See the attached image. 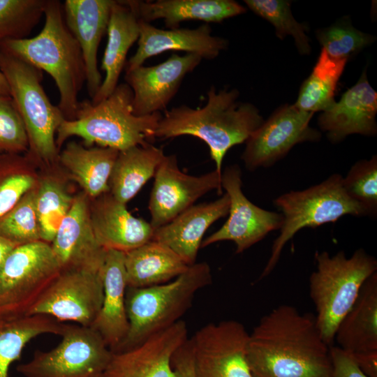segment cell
Wrapping results in <instances>:
<instances>
[{
	"label": "cell",
	"mask_w": 377,
	"mask_h": 377,
	"mask_svg": "<svg viewBox=\"0 0 377 377\" xmlns=\"http://www.w3.org/2000/svg\"><path fill=\"white\" fill-rule=\"evenodd\" d=\"M347 195L358 202L368 216L377 214V156L362 159L353 164L343 177Z\"/></svg>",
	"instance_id": "cell-39"
},
{
	"label": "cell",
	"mask_w": 377,
	"mask_h": 377,
	"mask_svg": "<svg viewBox=\"0 0 377 377\" xmlns=\"http://www.w3.org/2000/svg\"><path fill=\"white\" fill-rule=\"evenodd\" d=\"M114 0H66L63 5L66 24L77 40L86 70V84L91 99L98 92L102 77L97 54L103 36L107 32Z\"/></svg>",
	"instance_id": "cell-20"
},
{
	"label": "cell",
	"mask_w": 377,
	"mask_h": 377,
	"mask_svg": "<svg viewBox=\"0 0 377 377\" xmlns=\"http://www.w3.org/2000/svg\"><path fill=\"white\" fill-rule=\"evenodd\" d=\"M239 96L236 89L216 91L214 86L210 87L203 107L182 105L165 111L154 138L191 135L202 140L209 147L215 170L221 174L227 151L245 142L265 121L255 105L239 101Z\"/></svg>",
	"instance_id": "cell-2"
},
{
	"label": "cell",
	"mask_w": 377,
	"mask_h": 377,
	"mask_svg": "<svg viewBox=\"0 0 377 377\" xmlns=\"http://www.w3.org/2000/svg\"><path fill=\"white\" fill-rule=\"evenodd\" d=\"M140 20L149 23L163 20L169 29H178L184 21L199 20L207 24L223 20L246 11L232 0L125 1Z\"/></svg>",
	"instance_id": "cell-25"
},
{
	"label": "cell",
	"mask_w": 377,
	"mask_h": 377,
	"mask_svg": "<svg viewBox=\"0 0 377 377\" xmlns=\"http://www.w3.org/2000/svg\"><path fill=\"white\" fill-rule=\"evenodd\" d=\"M148 209L156 229L172 221L212 190L222 193L221 174L216 170L200 176L183 172L175 154L165 155L154 174Z\"/></svg>",
	"instance_id": "cell-15"
},
{
	"label": "cell",
	"mask_w": 377,
	"mask_h": 377,
	"mask_svg": "<svg viewBox=\"0 0 377 377\" xmlns=\"http://www.w3.org/2000/svg\"><path fill=\"white\" fill-rule=\"evenodd\" d=\"M38 165L27 154H0V218L37 185Z\"/></svg>",
	"instance_id": "cell-34"
},
{
	"label": "cell",
	"mask_w": 377,
	"mask_h": 377,
	"mask_svg": "<svg viewBox=\"0 0 377 377\" xmlns=\"http://www.w3.org/2000/svg\"><path fill=\"white\" fill-rule=\"evenodd\" d=\"M242 174L237 164L221 172V187L230 198L228 218L216 232L202 240L201 248L222 241H232L236 253H241L263 239L270 232L279 230L283 217L281 213L262 209L244 194Z\"/></svg>",
	"instance_id": "cell-12"
},
{
	"label": "cell",
	"mask_w": 377,
	"mask_h": 377,
	"mask_svg": "<svg viewBox=\"0 0 377 377\" xmlns=\"http://www.w3.org/2000/svg\"><path fill=\"white\" fill-rule=\"evenodd\" d=\"M352 353L377 350V273L363 284L355 303L340 322L334 342Z\"/></svg>",
	"instance_id": "cell-28"
},
{
	"label": "cell",
	"mask_w": 377,
	"mask_h": 377,
	"mask_svg": "<svg viewBox=\"0 0 377 377\" xmlns=\"http://www.w3.org/2000/svg\"><path fill=\"white\" fill-rule=\"evenodd\" d=\"M164 156L161 148L151 144L119 151L109 179V192L126 205L154 176Z\"/></svg>",
	"instance_id": "cell-30"
},
{
	"label": "cell",
	"mask_w": 377,
	"mask_h": 377,
	"mask_svg": "<svg viewBox=\"0 0 377 377\" xmlns=\"http://www.w3.org/2000/svg\"><path fill=\"white\" fill-rule=\"evenodd\" d=\"M0 237L17 245L40 239L36 208V187L0 218Z\"/></svg>",
	"instance_id": "cell-35"
},
{
	"label": "cell",
	"mask_w": 377,
	"mask_h": 377,
	"mask_svg": "<svg viewBox=\"0 0 377 377\" xmlns=\"http://www.w3.org/2000/svg\"><path fill=\"white\" fill-rule=\"evenodd\" d=\"M316 269L309 277V293L316 325L325 342L334 343L337 329L357 300L364 282L377 270L376 259L364 249L347 257L343 251L333 256L316 251Z\"/></svg>",
	"instance_id": "cell-6"
},
{
	"label": "cell",
	"mask_w": 377,
	"mask_h": 377,
	"mask_svg": "<svg viewBox=\"0 0 377 377\" xmlns=\"http://www.w3.org/2000/svg\"><path fill=\"white\" fill-rule=\"evenodd\" d=\"M376 112L377 93L369 83L364 71L339 101L322 112L318 123L331 142H338L351 134L375 135Z\"/></svg>",
	"instance_id": "cell-22"
},
{
	"label": "cell",
	"mask_w": 377,
	"mask_h": 377,
	"mask_svg": "<svg viewBox=\"0 0 377 377\" xmlns=\"http://www.w3.org/2000/svg\"><path fill=\"white\" fill-rule=\"evenodd\" d=\"M273 203L281 211L283 221L260 279L272 272L283 247L299 230L335 223L346 215L367 216L364 209L347 195L343 186V177L339 174H333L306 189L283 193Z\"/></svg>",
	"instance_id": "cell-8"
},
{
	"label": "cell",
	"mask_w": 377,
	"mask_h": 377,
	"mask_svg": "<svg viewBox=\"0 0 377 377\" xmlns=\"http://www.w3.org/2000/svg\"><path fill=\"white\" fill-rule=\"evenodd\" d=\"M202 59L195 54H173L158 64L142 65L126 72L125 80L133 93L134 114L146 116L163 110L177 93L185 76Z\"/></svg>",
	"instance_id": "cell-17"
},
{
	"label": "cell",
	"mask_w": 377,
	"mask_h": 377,
	"mask_svg": "<svg viewBox=\"0 0 377 377\" xmlns=\"http://www.w3.org/2000/svg\"><path fill=\"white\" fill-rule=\"evenodd\" d=\"M61 272L50 243L14 247L0 266V320L28 316Z\"/></svg>",
	"instance_id": "cell-9"
},
{
	"label": "cell",
	"mask_w": 377,
	"mask_h": 377,
	"mask_svg": "<svg viewBox=\"0 0 377 377\" xmlns=\"http://www.w3.org/2000/svg\"><path fill=\"white\" fill-rule=\"evenodd\" d=\"M364 374L368 377H377V350L353 354Z\"/></svg>",
	"instance_id": "cell-43"
},
{
	"label": "cell",
	"mask_w": 377,
	"mask_h": 377,
	"mask_svg": "<svg viewBox=\"0 0 377 377\" xmlns=\"http://www.w3.org/2000/svg\"><path fill=\"white\" fill-rule=\"evenodd\" d=\"M244 3L256 15L269 21L275 28L278 38L283 39L291 35L302 54L311 52L309 40L305 31L307 27L294 18L290 3L283 0H245Z\"/></svg>",
	"instance_id": "cell-37"
},
{
	"label": "cell",
	"mask_w": 377,
	"mask_h": 377,
	"mask_svg": "<svg viewBox=\"0 0 377 377\" xmlns=\"http://www.w3.org/2000/svg\"><path fill=\"white\" fill-rule=\"evenodd\" d=\"M89 204L90 198L84 192L75 195L50 244L61 272L101 271L106 250L95 237L90 221Z\"/></svg>",
	"instance_id": "cell-18"
},
{
	"label": "cell",
	"mask_w": 377,
	"mask_h": 377,
	"mask_svg": "<svg viewBox=\"0 0 377 377\" xmlns=\"http://www.w3.org/2000/svg\"><path fill=\"white\" fill-rule=\"evenodd\" d=\"M330 347L315 314L282 304L249 334L247 359L253 377H332Z\"/></svg>",
	"instance_id": "cell-1"
},
{
	"label": "cell",
	"mask_w": 377,
	"mask_h": 377,
	"mask_svg": "<svg viewBox=\"0 0 377 377\" xmlns=\"http://www.w3.org/2000/svg\"><path fill=\"white\" fill-rule=\"evenodd\" d=\"M139 27L138 48L127 61L126 72L165 51H183L199 55L202 59H214L228 45L226 39L212 35L208 24L195 29H162L139 19Z\"/></svg>",
	"instance_id": "cell-19"
},
{
	"label": "cell",
	"mask_w": 377,
	"mask_h": 377,
	"mask_svg": "<svg viewBox=\"0 0 377 377\" xmlns=\"http://www.w3.org/2000/svg\"><path fill=\"white\" fill-rule=\"evenodd\" d=\"M103 299L91 328L97 332L112 352L117 350L128 331L126 309L127 289L125 252L107 249L101 269Z\"/></svg>",
	"instance_id": "cell-24"
},
{
	"label": "cell",
	"mask_w": 377,
	"mask_h": 377,
	"mask_svg": "<svg viewBox=\"0 0 377 377\" xmlns=\"http://www.w3.org/2000/svg\"><path fill=\"white\" fill-rule=\"evenodd\" d=\"M249 336L234 320L200 328L189 339L195 377H253L247 359Z\"/></svg>",
	"instance_id": "cell-11"
},
{
	"label": "cell",
	"mask_w": 377,
	"mask_h": 377,
	"mask_svg": "<svg viewBox=\"0 0 377 377\" xmlns=\"http://www.w3.org/2000/svg\"><path fill=\"white\" fill-rule=\"evenodd\" d=\"M64 324L45 315L0 320V377H8L10 364L20 359L26 345L44 334L60 335Z\"/></svg>",
	"instance_id": "cell-32"
},
{
	"label": "cell",
	"mask_w": 377,
	"mask_h": 377,
	"mask_svg": "<svg viewBox=\"0 0 377 377\" xmlns=\"http://www.w3.org/2000/svg\"><path fill=\"white\" fill-rule=\"evenodd\" d=\"M132 100L131 89L126 83H121L97 103L89 101L80 103L75 118L64 119L57 129L55 142L58 149L72 136L81 138L87 147L96 144L119 151L150 144L149 140L154 138L162 114L156 112L136 116Z\"/></svg>",
	"instance_id": "cell-4"
},
{
	"label": "cell",
	"mask_w": 377,
	"mask_h": 377,
	"mask_svg": "<svg viewBox=\"0 0 377 377\" xmlns=\"http://www.w3.org/2000/svg\"><path fill=\"white\" fill-rule=\"evenodd\" d=\"M61 340L48 351L35 350L16 369L24 377H102L112 352L90 327L64 324Z\"/></svg>",
	"instance_id": "cell-10"
},
{
	"label": "cell",
	"mask_w": 377,
	"mask_h": 377,
	"mask_svg": "<svg viewBox=\"0 0 377 377\" xmlns=\"http://www.w3.org/2000/svg\"><path fill=\"white\" fill-rule=\"evenodd\" d=\"M347 61L332 58L322 48L311 73L301 86L294 105L300 110L312 113L330 108L335 102L337 85Z\"/></svg>",
	"instance_id": "cell-33"
},
{
	"label": "cell",
	"mask_w": 377,
	"mask_h": 377,
	"mask_svg": "<svg viewBox=\"0 0 377 377\" xmlns=\"http://www.w3.org/2000/svg\"><path fill=\"white\" fill-rule=\"evenodd\" d=\"M28 149L27 131L12 98L0 96V154H24Z\"/></svg>",
	"instance_id": "cell-40"
},
{
	"label": "cell",
	"mask_w": 377,
	"mask_h": 377,
	"mask_svg": "<svg viewBox=\"0 0 377 377\" xmlns=\"http://www.w3.org/2000/svg\"><path fill=\"white\" fill-rule=\"evenodd\" d=\"M59 163L42 168L36 186V208L40 226V239L51 244L75 196L67 186L66 173L57 170Z\"/></svg>",
	"instance_id": "cell-31"
},
{
	"label": "cell",
	"mask_w": 377,
	"mask_h": 377,
	"mask_svg": "<svg viewBox=\"0 0 377 377\" xmlns=\"http://www.w3.org/2000/svg\"><path fill=\"white\" fill-rule=\"evenodd\" d=\"M188 266L168 246L153 239L125 252L128 288H145L169 282Z\"/></svg>",
	"instance_id": "cell-29"
},
{
	"label": "cell",
	"mask_w": 377,
	"mask_h": 377,
	"mask_svg": "<svg viewBox=\"0 0 377 377\" xmlns=\"http://www.w3.org/2000/svg\"><path fill=\"white\" fill-rule=\"evenodd\" d=\"M172 364L179 377H195L189 339L176 352Z\"/></svg>",
	"instance_id": "cell-42"
},
{
	"label": "cell",
	"mask_w": 377,
	"mask_h": 377,
	"mask_svg": "<svg viewBox=\"0 0 377 377\" xmlns=\"http://www.w3.org/2000/svg\"><path fill=\"white\" fill-rule=\"evenodd\" d=\"M119 151L71 141L59 152V163L68 178L75 182L89 198L94 199L109 192V179Z\"/></svg>",
	"instance_id": "cell-27"
},
{
	"label": "cell",
	"mask_w": 377,
	"mask_h": 377,
	"mask_svg": "<svg viewBox=\"0 0 377 377\" xmlns=\"http://www.w3.org/2000/svg\"><path fill=\"white\" fill-rule=\"evenodd\" d=\"M45 24L32 37L0 43V50L22 59L54 80L59 94L58 108L65 119L75 118L78 94L86 82L81 48L68 29L63 6L58 0H46Z\"/></svg>",
	"instance_id": "cell-3"
},
{
	"label": "cell",
	"mask_w": 377,
	"mask_h": 377,
	"mask_svg": "<svg viewBox=\"0 0 377 377\" xmlns=\"http://www.w3.org/2000/svg\"><path fill=\"white\" fill-rule=\"evenodd\" d=\"M0 96H10L6 79L0 69Z\"/></svg>",
	"instance_id": "cell-45"
},
{
	"label": "cell",
	"mask_w": 377,
	"mask_h": 377,
	"mask_svg": "<svg viewBox=\"0 0 377 377\" xmlns=\"http://www.w3.org/2000/svg\"><path fill=\"white\" fill-rule=\"evenodd\" d=\"M182 320L126 350L112 352L102 377H179L172 359L188 340Z\"/></svg>",
	"instance_id": "cell-16"
},
{
	"label": "cell",
	"mask_w": 377,
	"mask_h": 377,
	"mask_svg": "<svg viewBox=\"0 0 377 377\" xmlns=\"http://www.w3.org/2000/svg\"><path fill=\"white\" fill-rule=\"evenodd\" d=\"M212 274L206 262L195 263L173 280L126 292L128 333L114 352L132 348L151 335L180 320L195 294L210 285Z\"/></svg>",
	"instance_id": "cell-5"
},
{
	"label": "cell",
	"mask_w": 377,
	"mask_h": 377,
	"mask_svg": "<svg viewBox=\"0 0 377 377\" xmlns=\"http://www.w3.org/2000/svg\"><path fill=\"white\" fill-rule=\"evenodd\" d=\"M46 0H0V43L28 38L44 15Z\"/></svg>",
	"instance_id": "cell-36"
},
{
	"label": "cell",
	"mask_w": 377,
	"mask_h": 377,
	"mask_svg": "<svg viewBox=\"0 0 377 377\" xmlns=\"http://www.w3.org/2000/svg\"><path fill=\"white\" fill-rule=\"evenodd\" d=\"M89 216L95 237L105 250L127 252L153 238L150 222L134 216L110 192L90 199Z\"/></svg>",
	"instance_id": "cell-21"
},
{
	"label": "cell",
	"mask_w": 377,
	"mask_h": 377,
	"mask_svg": "<svg viewBox=\"0 0 377 377\" xmlns=\"http://www.w3.org/2000/svg\"><path fill=\"white\" fill-rule=\"evenodd\" d=\"M332 377H368L357 365L353 355L338 346L330 347Z\"/></svg>",
	"instance_id": "cell-41"
},
{
	"label": "cell",
	"mask_w": 377,
	"mask_h": 377,
	"mask_svg": "<svg viewBox=\"0 0 377 377\" xmlns=\"http://www.w3.org/2000/svg\"><path fill=\"white\" fill-rule=\"evenodd\" d=\"M316 38L330 57L347 60L374 43L376 38L357 29L347 20L316 31Z\"/></svg>",
	"instance_id": "cell-38"
},
{
	"label": "cell",
	"mask_w": 377,
	"mask_h": 377,
	"mask_svg": "<svg viewBox=\"0 0 377 377\" xmlns=\"http://www.w3.org/2000/svg\"><path fill=\"white\" fill-rule=\"evenodd\" d=\"M313 114L294 104L276 110L245 142L241 156L245 168L254 171L271 167L297 144L319 141L320 133L309 126Z\"/></svg>",
	"instance_id": "cell-13"
},
{
	"label": "cell",
	"mask_w": 377,
	"mask_h": 377,
	"mask_svg": "<svg viewBox=\"0 0 377 377\" xmlns=\"http://www.w3.org/2000/svg\"><path fill=\"white\" fill-rule=\"evenodd\" d=\"M0 69L27 131V153L38 167L57 164L59 150L55 142L56 133L65 118L44 91L41 84L43 71L1 50Z\"/></svg>",
	"instance_id": "cell-7"
},
{
	"label": "cell",
	"mask_w": 377,
	"mask_h": 377,
	"mask_svg": "<svg viewBox=\"0 0 377 377\" xmlns=\"http://www.w3.org/2000/svg\"><path fill=\"white\" fill-rule=\"evenodd\" d=\"M107 33L108 42L101 64L105 76L98 92L91 99L94 104L106 98L115 89L126 66L128 50L139 38V18L125 1H114Z\"/></svg>",
	"instance_id": "cell-26"
},
{
	"label": "cell",
	"mask_w": 377,
	"mask_h": 377,
	"mask_svg": "<svg viewBox=\"0 0 377 377\" xmlns=\"http://www.w3.org/2000/svg\"><path fill=\"white\" fill-rule=\"evenodd\" d=\"M230 198L225 193L217 200L193 205L169 223L154 229L153 240L178 254L188 265L195 263L203 236L217 220L228 214Z\"/></svg>",
	"instance_id": "cell-23"
},
{
	"label": "cell",
	"mask_w": 377,
	"mask_h": 377,
	"mask_svg": "<svg viewBox=\"0 0 377 377\" xmlns=\"http://www.w3.org/2000/svg\"><path fill=\"white\" fill-rule=\"evenodd\" d=\"M103 299L101 271L61 272L29 316L45 315L61 321L91 327Z\"/></svg>",
	"instance_id": "cell-14"
},
{
	"label": "cell",
	"mask_w": 377,
	"mask_h": 377,
	"mask_svg": "<svg viewBox=\"0 0 377 377\" xmlns=\"http://www.w3.org/2000/svg\"><path fill=\"white\" fill-rule=\"evenodd\" d=\"M17 245L0 237V266L8 253Z\"/></svg>",
	"instance_id": "cell-44"
}]
</instances>
